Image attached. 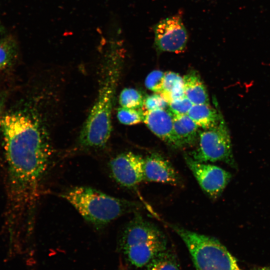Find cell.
Segmentation results:
<instances>
[{"label":"cell","mask_w":270,"mask_h":270,"mask_svg":"<svg viewBox=\"0 0 270 270\" xmlns=\"http://www.w3.org/2000/svg\"><path fill=\"white\" fill-rule=\"evenodd\" d=\"M2 132L7 166L10 216L15 218L32 200L52 155L46 117L32 106L3 114Z\"/></svg>","instance_id":"cell-1"},{"label":"cell","mask_w":270,"mask_h":270,"mask_svg":"<svg viewBox=\"0 0 270 270\" xmlns=\"http://www.w3.org/2000/svg\"><path fill=\"white\" fill-rule=\"evenodd\" d=\"M164 75L165 72L162 70L152 71L146 78V86L154 93L160 94L163 88Z\"/></svg>","instance_id":"cell-20"},{"label":"cell","mask_w":270,"mask_h":270,"mask_svg":"<svg viewBox=\"0 0 270 270\" xmlns=\"http://www.w3.org/2000/svg\"><path fill=\"white\" fill-rule=\"evenodd\" d=\"M114 52L109 53L104 60L96 99L80 133L78 144L85 149L102 148L110 136L112 112L120 68Z\"/></svg>","instance_id":"cell-2"},{"label":"cell","mask_w":270,"mask_h":270,"mask_svg":"<svg viewBox=\"0 0 270 270\" xmlns=\"http://www.w3.org/2000/svg\"><path fill=\"white\" fill-rule=\"evenodd\" d=\"M114 180L122 186L134 188L144 180V158L128 152L121 153L109 164Z\"/></svg>","instance_id":"cell-9"},{"label":"cell","mask_w":270,"mask_h":270,"mask_svg":"<svg viewBox=\"0 0 270 270\" xmlns=\"http://www.w3.org/2000/svg\"><path fill=\"white\" fill-rule=\"evenodd\" d=\"M160 94L168 103L184 96L182 77L174 72H166L162 90Z\"/></svg>","instance_id":"cell-15"},{"label":"cell","mask_w":270,"mask_h":270,"mask_svg":"<svg viewBox=\"0 0 270 270\" xmlns=\"http://www.w3.org/2000/svg\"><path fill=\"white\" fill-rule=\"evenodd\" d=\"M197 143L190 155L194 160L201 162H222L237 168L230 132L222 116L216 125L199 131Z\"/></svg>","instance_id":"cell-6"},{"label":"cell","mask_w":270,"mask_h":270,"mask_svg":"<svg viewBox=\"0 0 270 270\" xmlns=\"http://www.w3.org/2000/svg\"><path fill=\"white\" fill-rule=\"evenodd\" d=\"M4 101L5 96L2 94H0V120L2 116V112L4 104Z\"/></svg>","instance_id":"cell-23"},{"label":"cell","mask_w":270,"mask_h":270,"mask_svg":"<svg viewBox=\"0 0 270 270\" xmlns=\"http://www.w3.org/2000/svg\"><path fill=\"white\" fill-rule=\"evenodd\" d=\"M16 56V48L13 40L4 38L0 40V72L9 66Z\"/></svg>","instance_id":"cell-18"},{"label":"cell","mask_w":270,"mask_h":270,"mask_svg":"<svg viewBox=\"0 0 270 270\" xmlns=\"http://www.w3.org/2000/svg\"><path fill=\"white\" fill-rule=\"evenodd\" d=\"M182 78L184 96L193 104H210L206 88L196 72H190Z\"/></svg>","instance_id":"cell-13"},{"label":"cell","mask_w":270,"mask_h":270,"mask_svg":"<svg viewBox=\"0 0 270 270\" xmlns=\"http://www.w3.org/2000/svg\"><path fill=\"white\" fill-rule=\"evenodd\" d=\"M167 225L184 242L196 270H242L234 257L218 240L174 224Z\"/></svg>","instance_id":"cell-5"},{"label":"cell","mask_w":270,"mask_h":270,"mask_svg":"<svg viewBox=\"0 0 270 270\" xmlns=\"http://www.w3.org/2000/svg\"><path fill=\"white\" fill-rule=\"evenodd\" d=\"M144 180L178 186L182 179L171 162L158 153L144 158Z\"/></svg>","instance_id":"cell-10"},{"label":"cell","mask_w":270,"mask_h":270,"mask_svg":"<svg viewBox=\"0 0 270 270\" xmlns=\"http://www.w3.org/2000/svg\"><path fill=\"white\" fill-rule=\"evenodd\" d=\"M188 115L198 128L203 130L214 127L220 121L222 114L210 104H193Z\"/></svg>","instance_id":"cell-14"},{"label":"cell","mask_w":270,"mask_h":270,"mask_svg":"<svg viewBox=\"0 0 270 270\" xmlns=\"http://www.w3.org/2000/svg\"><path fill=\"white\" fill-rule=\"evenodd\" d=\"M170 113L174 133L183 146H190L196 144L199 132L198 126L188 114Z\"/></svg>","instance_id":"cell-12"},{"label":"cell","mask_w":270,"mask_h":270,"mask_svg":"<svg viewBox=\"0 0 270 270\" xmlns=\"http://www.w3.org/2000/svg\"><path fill=\"white\" fill-rule=\"evenodd\" d=\"M118 121L126 125H134L144 122V111L142 108L120 107L117 111Z\"/></svg>","instance_id":"cell-19"},{"label":"cell","mask_w":270,"mask_h":270,"mask_svg":"<svg viewBox=\"0 0 270 270\" xmlns=\"http://www.w3.org/2000/svg\"><path fill=\"white\" fill-rule=\"evenodd\" d=\"M184 157L202 190L210 198H218L229 182L231 174L216 166L198 162L188 154Z\"/></svg>","instance_id":"cell-7"},{"label":"cell","mask_w":270,"mask_h":270,"mask_svg":"<svg viewBox=\"0 0 270 270\" xmlns=\"http://www.w3.org/2000/svg\"><path fill=\"white\" fill-rule=\"evenodd\" d=\"M60 196L97 230L124 214L137 212L142 207L138 202L114 197L84 186L70 188Z\"/></svg>","instance_id":"cell-3"},{"label":"cell","mask_w":270,"mask_h":270,"mask_svg":"<svg viewBox=\"0 0 270 270\" xmlns=\"http://www.w3.org/2000/svg\"><path fill=\"white\" fill-rule=\"evenodd\" d=\"M168 103L158 94L149 95L144 98L142 109L144 111L166 110Z\"/></svg>","instance_id":"cell-21"},{"label":"cell","mask_w":270,"mask_h":270,"mask_svg":"<svg viewBox=\"0 0 270 270\" xmlns=\"http://www.w3.org/2000/svg\"><path fill=\"white\" fill-rule=\"evenodd\" d=\"M144 98L138 90L133 88H125L119 96L121 107L129 108H142Z\"/></svg>","instance_id":"cell-17"},{"label":"cell","mask_w":270,"mask_h":270,"mask_svg":"<svg viewBox=\"0 0 270 270\" xmlns=\"http://www.w3.org/2000/svg\"><path fill=\"white\" fill-rule=\"evenodd\" d=\"M154 45L159 52H180L186 48L188 36L181 17L166 18L153 27Z\"/></svg>","instance_id":"cell-8"},{"label":"cell","mask_w":270,"mask_h":270,"mask_svg":"<svg viewBox=\"0 0 270 270\" xmlns=\"http://www.w3.org/2000/svg\"><path fill=\"white\" fill-rule=\"evenodd\" d=\"M144 122L150 130L170 146L184 148L174 130L172 114L168 110L144 111Z\"/></svg>","instance_id":"cell-11"},{"label":"cell","mask_w":270,"mask_h":270,"mask_svg":"<svg viewBox=\"0 0 270 270\" xmlns=\"http://www.w3.org/2000/svg\"><path fill=\"white\" fill-rule=\"evenodd\" d=\"M167 244L166 237L162 230L136 212L120 232L118 248L128 264L142 268L167 250Z\"/></svg>","instance_id":"cell-4"},{"label":"cell","mask_w":270,"mask_h":270,"mask_svg":"<svg viewBox=\"0 0 270 270\" xmlns=\"http://www.w3.org/2000/svg\"><path fill=\"white\" fill-rule=\"evenodd\" d=\"M118 270H128V269L123 264H120Z\"/></svg>","instance_id":"cell-25"},{"label":"cell","mask_w":270,"mask_h":270,"mask_svg":"<svg viewBox=\"0 0 270 270\" xmlns=\"http://www.w3.org/2000/svg\"><path fill=\"white\" fill-rule=\"evenodd\" d=\"M253 270H270V266L258 267L254 268Z\"/></svg>","instance_id":"cell-24"},{"label":"cell","mask_w":270,"mask_h":270,"mask_svg":"<svg viewBox=\"0 0 270 270\" xmlns=\"http://www.w3.org/2000/svg\"><path fill=\"white\" fill-rule=\"evenodd\" d=\"M142 268L143 270H180L176 256L168 249L158 254Z\"/></svg>","instance_id":"cell-16"},{"label":"cell","mask_w":270,"mask_h":270,"mask_svg":"<svg viewBox=\"0 0 270 270\" xmlns=\"http://www.w3.org/2000/svg\"><path fill=\"white\" fill-rule=\"evenodd\" d=\"M192 105V103L184 96L170 102L168 110L174 114H188Z\"/></svg>","instance_id":"cell-22"}]
</instances>
